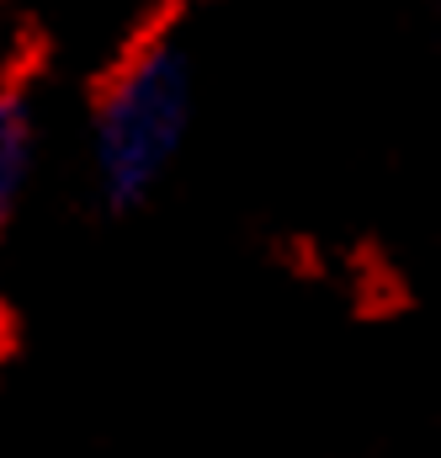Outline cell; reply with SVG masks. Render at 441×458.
Instances as JSON below:
<instances>
[{"label":"cell","instance_id":"1","mask_svg":"<svg viewBox=\"0 0 441 458\" xmlns=\"http://www.w3.org/2000/svg\"><path fill=\"white\" fill-rule=\"evenodd\" d=\"M192 128V64L171 32L138 38L96 97V171L112 214L138 208L176 165Z\"/></svg>","mask_w":441,"mask_h":458},{"label":"cell","instance_id":"2","mask_svg":"<svg viewBox=\"0 0 441 458\" xmlns=\"http://www.w3.org/2000/svg\"><path fill=\"white\" fill-rule=\"evenodd\" d=\"M32 165V107L21 86H0V229L11 219Z\"/></svg>","mask_w":441,"mask_h":458}]
</instances>
